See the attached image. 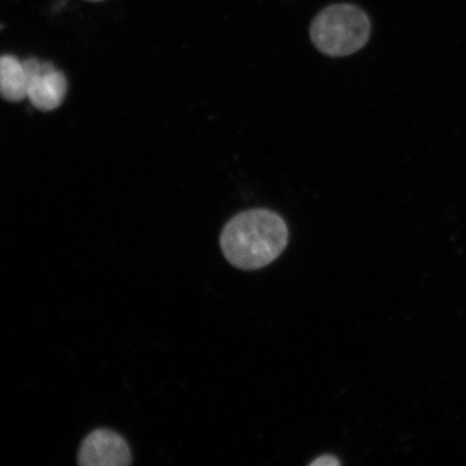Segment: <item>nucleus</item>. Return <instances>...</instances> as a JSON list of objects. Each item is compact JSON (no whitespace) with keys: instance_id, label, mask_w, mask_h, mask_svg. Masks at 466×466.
I'll return each instance as SVG.
<instances>
[{"instance_id":"nucleus-5","label":"nucleus","mask_w":466,"mask_h":466,"mask_svg":"<svg viewBox=\"0 0 466 466\" xmlns=\"http://www.w3.org/2000/svg\"><path fill=\"white\" fill-rule=\"evenodd\" d=\"M0 92L4 100L20 102L27 97V75L23 61L11 55L0 58Z\"/></svg>"},{"instance_id":"nucleus-4","label":"nucleus","mask_w":466,"mask_h":466,"mask_svg":"<svg viewBox=\"0 0 466 466\" xmlns=\"http://www.w3.org/2000/svg\"><path fill=\"white\" fill-rule=\"evenodd\" d=\"M77 462L81 466H127L132 463V453L120 434L109 429H97L81 444Z\"/></svg>"},{"instance_id":"nucleus-3","label":"nucleus","mask_w":466,"mask_h":466,"mask_svg":"<svg viewBox=\"0 0 466 466\" xmlns=\"http://www.w3.org/2000/svg\"><path fill=\"white\" fill-rule=\"evenodd\" d=\"M27 75V97L33 106L42 112H50L61 106L67 93L66 76L50 62L37 58L23 61Z\"/></svg>"},{"instance_id":"nucleus-7","label":"nucleus","mask_w":466,"mask_h":466,"mask_svg":"<svg viewBox=\"0 0 466 466\" xmlns=\"http://www.w3.org/2000/svg\"><path fill=\"white\" fill-rule=\"evenodd\" d=\"M90 2H102V0H90Z\"/></svg>"},{"instance_id":"nucleus-1","label":"nucleus","mask_w":466,"mask_h":466,"mask_svg":"<svg viewBox=\"0 0 466 466\" xmlns=\"http://www.w3.org/2000/svg\"><path fill=\"white\" fill-rule=\"evenodd\" d=\"M285 220L267 208L248 209L232 218L221 231L219 243L227 260L241 270L270 265L289 243Z\"/></svg>"},{"instance_id":"nucleus-6","label":"nucleus","mask_w":466,"mask_h":466,"mask_svg":"<svg viewBox=\"0 0 466 466\" xmlns=\"http://www.w3.org/2000/svg\"><path fill=\"white\" fill-rule=\"evenodd\" d=\"M340 462L335 457L331 456H323L313 461L311 465L313 466H331V465H339Z\"/></svg>"},{"instance_id":"nucleus-2","label":"nucleus","mask_w":466,"mask_h":466,"mask_svg":"<svg viewBox=\"0 0 466 466\" xmlns=\"http://www.w3.org/2000/svg\"><path fill=\"white\" fill-rule=\"evenodd\" d=\"M370 33L369 15L352 4L329 5L314 17L310 26L312 44L330 57L348 56L363 49Z\"/></svg>"}]
</instances>
